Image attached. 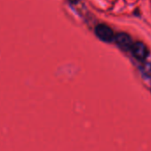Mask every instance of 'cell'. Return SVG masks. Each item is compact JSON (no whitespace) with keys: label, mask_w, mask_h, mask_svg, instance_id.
Wrapping results in <instances>:
<instances>
[{"label":"cell","mask_w":151,"mask_h":151,"mask_svg":"<svg viewBox=\"0 0 151 151\" xmlns=\"http://www.w3.org/2000/svg\"><path fill=\"white\" fill-rule=\"evenodd\" d=\"M68 1L70 3H72V4H77V3H78L80 1V0H68Z\"/></svg>","instance_id":"cell-5"},{"label":"cell","mask_w":151,"mask_h":151,"mask_svg":"<svg viewBox=\"0 0 151 151\" xmlns=\"http://www.w3.org/2000/svg\"><path fill=\"white\" fill-rule=\"evenodd\" d=\"M141 70H142V73L145 76H147V78H151V63L144 64V66L141 68Z\"/></svg>","instance_id":"cell-4"},{"label":"cell","mask_w":151,"mask_h":151,"mask_svg":"<svg viewBox=\"0 0 151 151\" xmlns=\"http://www.w3.org/2000/svg\"><path fill=\"white\" fill-rule=\"evenodd\" d=\"M134 58L139 61H145L148 56V50L147 46L141 42H135L132 44L131 50Z\"/></svg>","instance_id":"cell-2"},{"label":"cell","mask_w":151,"mask_h":151,"mask_svg":"<svg viewBox=\"0 0 151 151\" xmlns=\"http://www.w3.org/2000/svg\"><path fill=\"white\" fill-rule=\"evenodd\" d=\"M95 34L101 40L104 42H111L115 37L113 30L106 24H99L95 28Z\"/></svg>","instance_id":"cell-1"},{"label":"cell","mask_w":151,"mask_h":151,"mask_svg":"<svg viewBox=\"0 0 151 151\" xmlns=\"http://www.w3.org/2000/svg\"><path fill=\"white\" fill-rule=\"evenodd\" d=\"M114 40L116 43V45L124 51H130L133 44L130 36L124 32L118 33L117 35H116L114 37Z\"/></svg>","instance_id":"cell-3"}]
</instances>
